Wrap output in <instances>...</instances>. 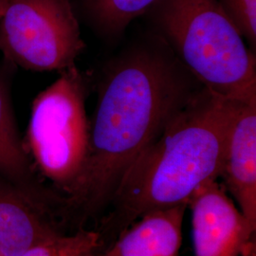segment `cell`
Listing matches in <instances>:
<instances>
[{"label":"cell","instance_id":"1","mask_svg":"<svg viewBox=\"0 0 256 256\" xmlns=\"http://www.w3.org/2000/svg\"><path fill=\"white\" fill-rule=\"evenodd\" d=\"M102 72L74 202L92 214L110 207L130 166L202 88L156 34L122 50Z\"/></svg>","mask_w":256,"mask_h":256},{"label":"cell","instance_id":"2","mask_svg":"<svg viewBox=\"0 0 256 256\" xmlns=\"http://www.w3.org/2000/svg\"><path fill=\"white\" fill-rule=\"evenodd\" d=\"M234 101L202 86L140 153L110 203L100 230L104 244L148 212L188 205L202 185L218 180Z\"/></svg>","mask_w":256,"mask_h":256},{"label":"cell","instance_id":"3","mask_svg":"<svg viewBox=\"0 0 256 256\" xmlns=\"http://www.w3.org/2000/svg\"><path fill=\"white\" fill-rule=\"evenodd\" d=\"M156 34L202 86L226 100L256 97V59L218 0H156Z\"/></svg>","mask_w":256,"mask_h":256},{"label":"cell","instance_id":"4","mask_svg":"<svg viewBox=\"0 0 256 256\" xmlns=\"http://www.w3.org/2000/svg\"><path fill=\"white\" fill-rule=\"evenodd\" d=\"M88 80L74 66L38 93L32 104L25 146L37 170L74 202L90 151Z\"/></svg>","mask_w":256,"mask_h":256},{"label":"cell","instance_id":"5","mask_svg":"<svg viewBox=\"0 0 256 256\" xmlns=\"http://www.w3.org/2000/svg\"><path fill=\"white\" fill-rule=\"evenodd\" d=\"M72 0H7L0 14L3 61L27 70L63 72L84 50Z\"/></svg>","mask_w":256,"mask_h":256},{"label":"cell","instance_id":"6","mask_svg":"<svg viewBox=\"0 0 256 256\" xmlns=\"http://www.w3.org/2000/svg\"><path fill=\"white\" fill-rule=\"evenodd\" d=\"M194 256H256V230L218 180L205 183L188 202Z\"/></svg>","mask_w":256,"mask_h":256},{"label":"cell","instance_id":"7","mask_svg":"<svg viewBox=\"0 0 256 256\" xmlns=\"http://www.w3.org/2000/svg\"><path fill=\"white\" fill-rule=\"evenodd\" d=\"M220 178L256 230V97L234 101Z\"/></svg>","mask_w":256,"mask_h":256},{"label":"cell","instance_id":"8","mask_svg":"<svg viewBox=\"0 0 256 256\" xmlns=\"http://www.w3.org/2000/svg\"><path fill=\"white\" fill-rule=\"evenodd\" d=\"M34 191V184L23 185L0 176V256H21L61 232Z\"/></svg>","mask_w":256,"mask_h":256},{"label":"cell","instance_id":"9","mask_svg":"<svg viewBox=\"0 0 256 256\" xmlns=\"http://www.w3.org/2000/svg\"><path fill=\"white\" fill-rule=\"evenodd\" d=\"M187 208L182 204L148 212L95 256H180Z\"/></svg>","mask_w":256,"mask_h":256},{"label":"cell","instance_id":"10","mask_svg":"<svg viewBox=\"0 0 256 256\" xmlns=\"http://www.w3.org/2000/svg\"><path fill=\"white\" fill-rule=\"evenodd\" d=\"M14 66L0 64V176L10 182L34 184V169L20 136L10 96V80Z\"/></svg>","mask_w":256,"mask_h":256},{"label":"cell","instance_id":"11","mask_svg":"<svg viewBox=\"0 0 256 256\" xmlns=\"http://www.w3.org/2000/svg\"><path fill=\"white\" fill-rule=\"evenodd\" d=\"M82 18L108 42H116L128 26L147 14L156 0H78Z\"/></svg>","mask_w":256,"mask_h":256},{"label":"cell","instance_id":"12","mask_svg":"<svg viewBox=\"0 0 256 256\" xmlns=\"http://www.w3.org/2000/svg\"><path fill=\"white\" fill-rule=\"evenodd\" d=\"M104 248L100 230L79 229L43 239L21 256H95Z\"/></svg>","mask_w":256,"mask_h":256},{"label":"cell","instance_id":"13","mask_svg":"<svg viewBox=\"0 0 256 256\" xmlns=\"http://www.w3.org/2000/svg\"><path fill=\"white\" fill-rule=\"evenodd\" d=\"M252 50L256 48V0H218Z\"/></svg>","mask_w":256,"mask_h":256},{"label":"cell","instance_id":"14","mask_svg":"<svg viewBox=\"0 0 256 256\" xmlns=\"http://www.w3.org/2000/svg\"><path fill=\"white\" fill-rule=\"evenodd\" d=\"M6 3H7V0H0V14L3 12L4 8H5Z\"/></svg>","mask_w":256,"mask_h":256}]
</instances>
